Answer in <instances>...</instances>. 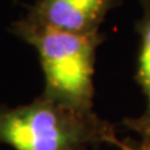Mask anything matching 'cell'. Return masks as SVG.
Instances as JSON below:
<instances>
[{"label":"cell","instance_id":"obj_1","mask_svg":"<svg viewBox=\"0 0 150 150\" xmlns=\"http://www.w3.org/2000/svg\"><path fill=\"white\" fill-rule=\"evenodd\" d=\"M0 143L14 150H88L121 146L115 129L94 110H79L40 94L29 104H0Z\"/></svg>","mask_w":150,"mask_h":150},{"label":"cell","instance_id":"obj_2","mask_svg":"<svg viewBox=\"0 0 150 150\" xmlns=\"http://www.w3.org/2000/svg\"><path fill=\"white\" fill-rule=\"evenodd\" d=\"M8 30L36 50L45 79L41 95L79 110H93L94 69L103 33L74 34L18 19Z\"/></svg>","mask_w":150,"mask_h":150},{"label":"cell","instance_id":"obj_3","mask_svg":"<svg viewBox=\"0 0 150 150\" xmlns=\"http://www.w3.org/2000/svg\"><path fill=\"white\" fill-rule=\"evenodd\" d=\"M121 4L123 0H36L26 6L24 18L74 34H94L100 31L108 14Z\"/></svg>","mask_w":150,"mask_h":150},{"label":"cell","instance_id":"obj_4","mask_svg":"<svg viewBox=\"0 0 150 150\" xmlns=\"http://www.w3.org/2000/svg\"><path fill=\"white\" fill-rule=\"evenodd\" d=\"M139 1L142 8V15L135 23V30L140 38V48L135 80L146 99L145 110H150V0H139Z\"/></svg>","mask_w":150,"mask_h":150},{"label":"cell","instance_id":"obj_5","mask_svg":"<svg viewBox=\"0 0 150 150\" xmlns=\"http://www.w3.org/2000/svg\"><path fill=\"white\" fill-rule=\"evenodd\" d=\"M123 125L138 134L143 144L150 146V110H145L137 118H125L123 120Z\"/></svg>","mask_w":150,"mask_h":150},{"label":"cell","instance_id":"obj_6","mask_svg":"<svg viewBox=\"0 0 150 150\" xmlns=\"http://www.w3.org/2000/svg\"><path fill=\"white\" fill-rule=\"evenodd\" d=\"M119 150H150V146L143 144L142 142L137 143V142H134V140L128 139V140H125V142H123Z\"/></svg>","mask_w":150,"mask_h":150}]
</instances>
